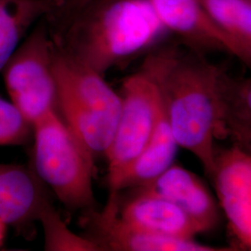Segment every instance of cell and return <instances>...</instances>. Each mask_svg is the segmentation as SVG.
Returning <instances> with one entry per match:
<instances>
[{
	"label": "cell",
	"instance_id": "obj_19",
	"mask_svg": "<svg viewBox=\"0 0 251 251\" xmlns=\"http://www.w3.org/2000/svg\"><path fill=\"white\" fill-rule=\"evenodd\" d=\"M225 136H230L234 143L251 153V126L232 117H225Z\"/></svg>",
	"mask_w": 251,
	"mask_h": 251
},
{
	"label": "cell",
	"instance_id": "obj_23",
	"mask_svg": "<svg viewBox=\"0 0 251 251\" xmlns=\"http://www.w3.org/2000/svg\"></svg>",
	"mask_w": 251,
	"mask_h": 251
},
{
	"label": "cell",
	"instance_id": "obj_5",
	"mask_svg": "<svg viewBox=\"0 0 251 251\" xmlns=\"http://www.w3.org/2000/svg\"><path fill=\"white\" fill-rule=\"evenodd\" d=\"M119 95L120 115L106 152L110 194H118L126 172L149 144L163 103L159 83L145 63L139 72L126 78Z\"/></svg>",
	"mask_w": 251,
	"mask_h": 251
},
{
	"label": "cell",
	"instance_id": "obj_7",
	"mask_svg": "<svg viewBox=\"0 0 251 251\" xmlns=\"http://www.w3.org/2000/svg\"><path fill=\"white\" fill-rule=\"evenodd\" d=\"M210 178L237 241L251 249V153L237 144L216 152Z\"/></svg>",
	"mask_w": 251,
	"mask_h": 251
},
{
	"label": "cell",
	"instance_id": "obj_10",
	"mask_svg": "<svg viewBox=\"0 0 251 251\" xmlns=\"http://www.w3.org/2000/svg\"><path fill=\"white\" fill-rule=\"evenodd\" d=\"M119 215L137 229L180 239L202 233L197 223L177 204L146 189L119 208Z\"/></svg>",
	"mask_w": 251,
	"mask_h": 251
},
{
	"label": "cell",
	"instance_id": "obj_22",
	"mask_svg": "<svg viewBox=\"0 0 251 251\" xmlns=\"http://www.w3.org/2000/svg\"><path fill=\"white\" fill-rule=\"evenodd\" d=\"M50 1L53 3L54 6L57 5L59 7H62V5H63V2H64V0H50Z\"/></svg>",
	"mask_w": 251,
	"mask_h": 251
},
{
	"label": "cell",
	"instance_id": "obj_8",
	"mask_svg": "<svg viewBox=\"0 0 251 251\" xmlns=\"http://www.w3.org/2000/svg\"><path fill=\"white\" fill-rule=\"evenodd\" d=\"M86 225L92 241L100 251H231L196 242L148 233L128 225L119 215L117 194H110L107 204L100 211L90 209Z\"/></svg>",
	"mask_w": 251,
	"mask_h": 251
},
{
	"label": "cell",
	"instance_id": "obj_2",
	"mask_svg": "<svg viewBox=\"0 0 251 251\" xmlns=\"http://www.w3.org/2000/svg\"><path fill=\"white\" fill-rule=\"evenodd\" d=\"M164 30L149 0H90L71 16L63 50L103 75L144 51Z\"/></svg>",
	"mask_w": 251,
	"mask_h": 251
},
{
	"label": "cell",
	"instance_id": "obj_13",
	"mask_svg": "<svg viewBox=\"0 0 251 251\" xmlns=\"http://www.w3.org/2000/svg\"><path fill=\"white\" fill-rule=\"evenodd\" d=\"M178 147L163 102L161 114L152 138L143 152L126 172L120 182L119 191L128 187L141 188L150 184L174 164Z\"/></svg>",
	"mask_w": 251,
	"mask_h": 251
},
{
	"label": "cell",
	"instance_id": "obj_21",
	"mask_svg": "<svg viewBox=\"0 0 251 251\" xmlns=\"http://www.w3.org/2000/svg\"><path fill=\"white\" fill-rule=\"evenodd\" d=\"M6 230H7V224L0 219V247L4 243L5 235H6Z\"/></svg>",
	"mask_w": 251,
	"mask_h": 251
},
{
	"label": "cell",
	"instance_id": "obj_16",
	"mask_svg": "<svg viewBox=\"0 0 251 251\" xmlns=\"http://www.w3.org/2000/svg\"><path fill=\"white\" fill-rule=\"evenodd\" d=\"M38 221L44 230L46 251H100L98 245L90 238L73 233L49 201L41 209Z\"/></svg>",
	"mask_w": 251,
	"mask_h": 251
},
{
	"label": "cell",
	"instance_id": "obj_1",
	"mask_svg": "<svg viewBox=\"0 0 251 251\" xmlns=\"http://www.w3.org/2000/svg\"><path fill=\"white\" fill-rule=\"evenodd\" d=\"M145 63L159 83L176 143L193 153L210 177L216 140L225 136V74L195 50L187 54L163 50L148 57Z\"/></svg>",
	"mask_w": 251,
	"mask_h": 251
},
{
	"label": "cell",
	"instance_id": "obj_4",
	"mask_svg": "<svg viewBox=\"0 0 251 251\" xmlns=\"http://www.w3.org/2000/svg\"><path fill=\"white\" fill-rule=\"evenodd\" d=\"M34 164L37 177L73 209L95 205L92 185L93 156L73 134L56 111L33 124Z\"/></svg>",
	"mask_w": 251,
	"mask_h": 251
},
{
	"label": "cell",
	"instance_id": "obj_15",
	"mask_svg": "<svg viewBox=\"0 0 251 251\" xmlns=\"http://www.w3.org/2000/svg\"><path fill=\"white\" fill-rule=\"evenodd\" d=\"M209 16L242 48L251 69V0H199Z\"/></svg>",
	"mask_w": 251,
	"mask_h": 251
},
{
	"label": "cell",
	"instance_id": "obj_18",
	"mask_svg": "<svg viewBox=\"0 0 251 251\" xmlns=\"http://www.w3.org/2000/svg\"><path fill=\"white\" fill-rule=\"evenodd\" d=\"M225 117L251 126V77L234 79L225 75Z\"/></svg>",
	"mask_w": 251,
	"mask_h": 251
},
{
	"label": "cell",
	"instance_id": "obj_3",
	"mask_svg": "<svg viewBox=\"0 0 251 251\" xmlns=\"http://www.w3.org/2000/svg\"><path fill=\"white\" fill-rule=\"evenodd\" d=\"M54 73L63 121L93 157L106 154L120 115V95L102 75L56 47Z\"/></svg>",
	"mask_w": 251,
	"mask_h": 251
},
{
	"label": "cell",
	"instance_id": "obj_20",
	"mask_svg": "<svg viewBox=\"0 0 251 251\" xmlns=\"http://www.w3.org/2000/svg\"><path fill=\"white\" fill-rule=\"evenodd\" d=\"M90 0H64L62 7L66 11L67 15H74L76 11L84 7Z\"/></svg>",
	"mask_w": 251,
	"mask_h": 251
},
{
	"label": "cell",
	"instance_id": "obj_11",
	"mask_svg": "<svg viewBox=\"0 0 251 251\" xmlns=\"http://www.w3.org/2000/svg\"><path fill=\"white\" fill-rule=\"evenodd\" d=\"M180 206L199 226L202 233L213 228L219 211L205 183L194 172L173 164L150 184L141 187Z\"/></svg>",
	"mask_w": 251,
	"mask_h": 251
},
{
	"label": "cell",
	"instance_id": "obj_12",
	"mask_svg": "<svg viewBox=\"0 0 251 251\" xmlns=\"http://www.w3.org/2000/svg\"><path fill=\"white\" fill-rule=\"evenodd\" d=\"M48 202L36 172L24 166L0 164V219L16 228L38 221Z\"/></svg>",
	"mask_w": 251,
	"mask_h": 251
},
{
	"label": "cell",
	"instance_id": "obj_9",
	"mask_svg": "<svg viewBox=\"0 0 251 251\" xmlns=\"http://www.w3.org/2000/svg\"><path fill=\"white\" fill-rule=\"evenodd\" d=\"M163 26L180 36L193 50L226 51L250 65L242 48L219 26L199 0H149Z\"/></svg>",
	"mask_w": 251,
	"mask_h": 251
},
{
	"label": "cell",
	"instance_id": "obj_14",
	"mask_svg": "<svg viewBox=\"0 0 251 251\" xmlns=\"http://www.w3.org/2000/svg\"><path fill=\"white\" fill-rule=\"evenodd\" d=\"M52 6L50 0H0V74L27 31Z\"/></svg>",
	"mask_w": 251,
	"mask_h": 251
},
{
	"label": "cell",
	"instance_id": "obj_17",
	"mask_svg": "<svg viewBox=\"0 0 251 251\" xmlns=\"http://www.w3.org/2000/svg\"><path fill=\"white\" fill-rule=\"evenodd\" d=\"M33 134V125L11 100L0 97V146L21 145Z\"/></svg>",
	"mask_w": 251,
	"mask_h": 251
},
{
	"label": "cell",
	"instance_id": "obj_6",
	"mask_svg": "<svg viewBox=\"0 0 251 251\" xmlns=\"http://www.w3.org/2000/svg\"><path fill=\"white\" fill-rule=\"evenodd\" d=\"M55 47L45 25L38 24L2 72L10 100L32 125L58 104Z\"/></svg>",
	"mask_w": 251,
	"mask_h": 251
}]
</instances>
